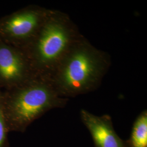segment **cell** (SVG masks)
I'll return each mask as SVG.
<instances>
[{
	"instance_id": "obj_9",
	"label": "cell",
	"mask_w": 147,
	"mask_h": 147,
	"mask_svg": "<svg viewBox=\"0 0 147 147\" xmlns=\"http://www.w3.org/2000/svg\"><path fill=\"white\" fill-rule=\"evenodd\" d=\"M2 91H3V90H2L1 89H0V94L2 93Z\"/></svg>"
},
{
	"instance_id": "obj_7",
	"label": "cell",
	"mask_w": 147,
	"mask_h": 147,
	"mask_svg": "<svg viewBox=\"0 0 147 147\" xmlns=\"http://www.w3.org/2000/svg\"><path fill=\"white\" fill-rule=\"evenodd\" d=\"M126 147H147V111H143L133 124Z\"/></svg>"
},
{
	"instance_id": "obj_8",
	"label": "cell",
	"mask_w": 147,
	"mask_h": 147,
	"mask_svg": "<svg viewBox=\"0 0 147 147\" xmlns=\"http://www.w3.org/2000/svg\"><path fill=\"white\" fill-rule=\"evenodd\" d=\"M9 132L3 105V91L0 94V147H9L8 134Z\"/></svg>"
},
{
	"instance_id": "obj_3",
	"label": "cell",
	"mask_w": 147,
	"mask_h": 147,
	"mask_svg": "<svg viewBox=\"0 0 147 147\" xmlns=\"http://www.w3.org/2000/svg\"><path fill=\"white\" fill-rule=\"evenodd\" d=\"M69 99L61 97L50 78L35 75L11 89L3 90V105L9 132H24L48 111L63 108Z\"/></svg>"
},
{
	"instance_id": "obj_6",
	"label": "cell",
	"mask_w": 147,
	"mask_h": 147,
	"mask_svg": "<svg viewBox=\"0 0 147 147\" xmlns=\"http://www.w3.org/2000/svg\"><path fill=\"white\" fill-rule=\"evenodd\" d=\"M80 118L89 131L95 147H126L115 131L111 117L96 116L84 109L80 111Z\"/></svg>"
},
{
	"instance_id": "obj_4",
	"label": "cell",
	"mask_w": 147,
	"mask_h": 147,
	"mask_svg": "<svg viewBox=\"0 0 147 147\" xmlns=\"http://www.w3.org/2000/svg\"><path fill=\"white\" fill-rule=\"evenodd\" d=\"M50 9L30 5L0 19V40L23 49L31 41L42 26Z\"/></svg>"
},
{
	"instance_id": "obj_1",
	"label": "cell",
	"mask_w": 147,
	"mask_h": 147,
	"mask_svg": "<svg viewBox=\"0 0 147 147\" xmlns=\"http://www.w3.org/2000/svg\"><path fill=\"white\" fill-rule=\"evenodd\" d=\"M111 65L110 55L83 36L49 78L59 95L69 99L98 89Z\"/></svg>"
},
{
	"instance_id": "obj_5",
	"label": "cell",
	"mask_w": 147,
	"mask_h": 147,
	"mask_svg": "<svg viewBox=\"0 0 147 147\" xmlns=\"http://www.w3.org/2000/svg\"><path fill=\"white\" fill-rule=\"evenodd\" d=\"M34 76L23 50L0 40V89H11Z\"/></svg>"
},
{
	"instance_id": "obj_2",
	"label": "cell",
	"mask_w": 147,
	"mask_h": 147,
	"mask_svg": "<svg viewBox=\"0 0 147 147\" xmlns=\"http://www.w3.org/2000/svg\"><path fill=\"white\" fill-rule=\"evenodd\" d=\"M82 36L68 14L51 9L36 35L22 49L33 74L49 78Z\"/></svg>"
}]
</instances>
